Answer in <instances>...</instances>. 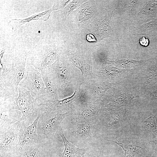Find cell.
<instances>
[{
	"label": "cell",
	"mask_w": 157,
	"mask_h": 157,
	"mask_svg": "<svg viewBox=\"0 0 157 157\" xmlns=\"http://www.w3.org/2000/svg\"><path fill=\"white\" fill-rule=\"evenodd\" d=\"M28 53L22 50L10 52L12 67L9 70L6 65L0 67V102L17 97L18 87L26 76V66Z\"/></svg>",
	"instance_id": "1"
},
{
	"label": "cell",
	"mask_w": 157,
	"mask_h": 157,
	"mask_svg": "<svg viewBox=\"0 0 157 157\" xmlns=\"http://www.w3.org/2000/svg\"><path fill=\"white\" fill-rule=\"evenodd\" d=\"M18 91L17 97L0 102V105L5 110L20 111L22 114L20 120L25 125H28L35 119L42 108L26 89L19 86Z\"/></svg>",
	"instance_id": "2"
},
{
	"label": "cell",
	"mask_w": 157,
	"mask_h": 157,
	"mask_svg": "<svg viewBox=\"0 0 157 157\" xmlns=\"http://www.w3.org/2000/svg\"><path fill=\"white\" fill-rule=\"evenodd\" d=\"M19 86L29 91L39 105L48 99L47 89L40 72L27 60L26 76Z\"/></svg>",
	"instance_id": "3"
},
{
	"label": "cell",
	"mask_w": 157,
	"mask_h": 157,
	"mask_svg": "<svg viewBox=\"0 0 157 157\" xmlns=\"http://www.w3.org/2000/svg\"><path fill=\"white\" fill-rule=\"evenodd\" d=\"M57 49L46 43H40L28 53L27 60L40 72L48 68L58 57Z\"/></svg>",
	"instance_id": "4"
},
{
	"label": "cell",
	"mask_w": 157,
	"mask_h": 157,
	"mask_svg": "<svg viewBox=\"0 0 157 157\" xmlns=\"http://www.w3.org/2000/svg\"><path fill=\"white\" fill-rule=\"evenodd\" d=\"M60 111L42 109L37 125L39 134L44 135L48 139L53 138L61 122L68 114L67 112L62 113Z\"/></svg>",
	"instance_id": "5"
},
{
	"label": "cell",
	"mask_w": 157,
	"mask_h": 157,
	"mask_svg": "<svg viewBox=\"0 0 157 157\" xmlns=\"http://www.w3.org/2000/svg\"><path fill=\"white\" fill-rule=\"evenodd\" d=\"M22 122L19 119L7 126L0 128L1 153L6 152L17 148Z\"/></svg>",
	"instance_id": "6"
},
{
	"label": "cell",
	"mask_w": 157,
	"mask_h": 157,
	"mask_svg": "<svg viewBox=\"0 0 157 157\" xmlns=\"http://www.w3.org/2000/svg\"><path fill=\"white\" fill-rule=\"evenodd\" d=\"M41 113L29 126H26L22 122L17 147L19 151L27 150L38 143L39 138L36 133L37 125Z\"/></svg>",
	"instance_id": "7"
},
{
	"label": "cell",
	"mask_w": 157,
	"mask_h": 157,
	"mask_svg": "<svg viewBox=\"0 0 157 157\" xmlns=\"http://www.w3.org/2000/svg\"><path fill=\"white\" fill-rule=\"evenodd\" d=\"M139 141L132 138H121L113 142L122 148L124 152V157H147L146 146Z\"/></svg>",
	"instance_id": "8"
},
{
	"label": "cell",
	"mask_w": 157,
	"mask_h": 157,
	"mask_svg": "<svg viewBox=\"0 0 157 157\" xmlns=\"http://www.w3.org/2000/svg\"><path fill=\"white\" fill-rule=\"evenodd\" d=\"M40 73L47 89L48 95L47 100L58 99L59 85L57 76L55 71L50 67L43 69L41 71Z\"/></svg>",
	"instance_id": "9"
},
{
	"label": "cell",
	"mask_w": 157,
	"mask_h": 157,
	"mask_svg": "<svg viewBox=\"0 0 157 157\" xmlns=\"http://www.w3.org/2000/svg\"><path fill=\"white\" fill-rule=\"evenodd\" d=\"M55 72L58 78L59 91L63 92L67 89L69 82V71L63 56H58L55 61L50 66Z\"/></svg>",
	"instance_id": "10"
},
{
	"label": "cell",
	"mask_w": 157,
	"mask_h": 157,
	"mask_svg": "<svg viewBox=\"0 0 157 157\" xmlns=\"http://www.w3.org/2000/svg\"><path fill=\"white\" fill-rule=\"evenodd\" d=\"M54 10H56L53 6L49 10L35 14L26 18L10 20L8 22V24L11 26L13 30H15L26 23L33 20H42L46 21L48 19L51 13Z\"/></svg>",
	"instance_id": "11"
},
{
	"label": "cell",
	"mask_w": 157,
	"mask_h": 157,
	"mask_svg": "<svg viewBox=\"0 0 157 157\" xmlns=\"http://www.w3.org/2000/svg\"><path fill=\"white\" fill-rule=\"evenodd\" d=\"M57 132L62 138L64 145V149L59 157H81L85 154V151L71 143L67 139L62 128L59 126Z\"/></svg>",
	"instance_id": "12"
},
{
	"label": "cell",
	"mask_w": 157,
	"mask_h": 157,
	"mask_svg": "<svg viewBox=\"0 0 157 157\" xmlns=\"http://www.w3.org/2000/svg\"><path fill=\"white\" fill-rule=\"evenodd\" d=\"M70 59L74 65L80 70L82 75L83 80L87 79L91 75L90 66L79 57L73 56Z\"/></svg>",
	"instance_id": "13"
},
{
	"label": "cell",
	"mask_w": 157,
	"mask_h": 157,
	"mask_svg": "<svg viewBox=\"0 0 157 157\" xmlns=\"http://www.w3.org/2000/svg\"><path fill=\"white\" fill-rule=\"evenodd\" d=\"M114 84L107 82H100L96 83L91 93L94 99L99 100L103 96L107 90Z\"/></svg>",
	"instance_id": "14"
},
{
	"label": "cell",
	"mask_w": 157,
	"mask_h": 157,
	"mask_svg": "<svg viewBox=\"0 0 157 157\" xmlns=\"http://www.w3.org/2000/svg\"><path fill=\"white\" fill-rule=\"evenodd\" d=\"M135 97L131 94H124L113 100L109 105L110 107L115 108L128 106L130 104L131 99Z\"/></svg>",
	"instance_id": "15"
},
{
	"label": "cell",
	"mask_w": 157,
	"mask_h": 157,
	"mask_svg": "<svg viewBox=\"0 0 157 157\" xmlns=\"http://www.w3.org/2000/svg\"><path fill=\"white\" fill-rule=\"evenodd\" d=\"M96 106L92 105H88L84 107L79 112L78 115L81 117L86 118L91 117L97 113Z\"/></svg>",
	"instance_id": "16"
},
{
	"label": "cell",
	"mask_w": 157,
	"mask_h": 157,
	"mask_svg": "<svg viewBox=\"0 0 157 157\" xmlns=\"http://www.w3.org/2000/svg\"><path fill=\"white\" fill-rule=\"evenodd\" d=\"M0 107V127H1L9 125L13 121H11L9 117L10 110L3 109L1 105Z\"/></svg>",
	"instance_id": "17"
},
{
	"label": "cell",
	"mask_w": 157,
	"mask_h": 157,
	"mask_svg": "<svg viewBox=\"0 0 157 157\" xmlns=\"http://www.w3.org/2000/svg\"><path fill=\"white\" fill-rule=\"evenodd\" d=\"M157 78V69L147 71L145 75L143 88H145L151 81Z\"/></svg>",
	"instance_id": "18"
},
{
	"label": "cell",
	"mask_w": 157,
	"mask_h": 157,
	"mask_svg": "<svg viewBox=\"0 0 157 157\" xmlns=\"http://www.w3.org/2000/svg\"><path fill=\"white\" fill-rule=\"evenodd\" d=\"M140 61L127 60H120L113 62L117 65L123 68L132 67L140 64Z\"/></svg>",
	"instance_id": "19"
},
{
	"label": "cell",
	"mask_w": 157,
	"mask_h": 157,
	"mask_svg": "<svg viewBox=\"0 0 157 157\" xmlns=\"http://www.w3.org/2000/svg\"><path fill=\"white\" fill-rule=\"evenodd\" d=\"M144 124L149 130H154L156 129L155 121L154 116H150L146 118L144 120Z\"/></svg>",
	"instance_id": "20"
},
{
	"label": "cell",
	"mask_w": 157,
	"mask_h": 157,
	"mask_svg": "<svg viewBox=\"0 0 157 157\" xmlns=\"http://www.w3.org/2000/svg\"><path fill=\"white\" fill-rule=\"evenodd\" d=\"M103 71L105 73L108 74V75L111 76L120 73L122 71L120 70L114 68L107 69L105 71Z\"/></svg>",
	"instance_id": "21"
},
{
	"label": "cell",
	"mask_w": 157,
	"mask_h": 157,
	"mask_svg": "<svg viewBox=\"0 0 157 157\" xmlns=\"http://www.w3.org/2000/svg\"><path fill=\"white\" fill-rule=\"evenodd\" d=\"M39 151V148L35 147L30 153L26 154V157H38Z\"/></svg>",
	"instance_id": "22"
},
{
	"label": "cell",
	"mask_w": 157,
	"mask_h": 157,
	"mask_svg": "<svg viewBox=\"0 0 157 157\" xmlns=\"http://www.w3.org/2000/svg\"><path fill=\"white\" fill-rule=\"evenodd\" d=\"M139 42L144 47L147 46L149 43L148 39L144 36L142 37L140 39Z\"/></svg>",
	"instance_id": "23"
},
{
	"label": "cell",
	"mask_w": 157,
	"mask_h": 157,
	"mask_svg": "<svg viewBox=\"0 0 157 157\" xmlns=\"http://www.w3.org/2000/svg\"><path fill=\"white\" fill-rule=\"evenodd\" d=\"M86 39L90 42H94L96 41L95 37L91 34H89L87 35Z\"/></svg>",
	"instance_id": "24"
},
{
	"label": "cell",
	"mask_w": 157,
	"mask_h": 157,
	"mask_svg": "<svg viewBox=\"0 0 157 157\" xmlns=\"http://www.w3.org/2000/svg\"><path fill=\"white\" fill-rule=\"evenodd\" d=\"M150 96L152 99H157V90L151 93Z\"/></svg>",
	"instance_id": "25"
},
{
	"label": "cell",
	"mask_w": 157,
	"mask_h": 157,
	"mask_svg": "<svg viewBox=\"0 0 157 157\" xmlns=\"http://www.w3.org/2000/svg\"><path fill=\"white\" fill-rule=\"evenodd\" d=\"M153 142L157 145V133L153 134Z\"/></svg>",
	"instance_id": "26"
},
{
	"label": "cell",
	"mask_w": 157,
	"mask_h": 157,
	"mask_svg": "<svg viewBox=\"0 0 157 157\" xmlns=\"http://www.w3.org/2000/svg\"><path fill=\"white\" fill-rule=\"evenodd\" d=\"M122 157H124V156H123Z\"/></svg>",
	"instance_id": "27"
}]
</instances>
